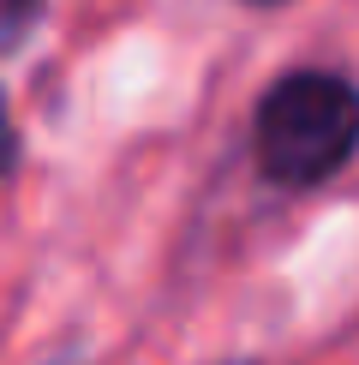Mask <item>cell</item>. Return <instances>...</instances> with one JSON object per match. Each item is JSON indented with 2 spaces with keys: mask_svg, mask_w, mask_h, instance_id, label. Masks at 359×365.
<instances>
[{
  "mask_svg": "<svg viewBox=\"0 0 359 365\" xmlns=\"http://www.w3.org/2000/svg\"><path fill=\"white\" fill-rule=\"evenodd\" d=\"M251 144L276 186H318L359 150V84L329 66L288 72L264 90Z\"/></svg>",
  "mask_w": 359,
  "mask_h": 365,
  "instance_id": "6da1fadb",
  "label": "cell"
},
{
  "mask_svg": "<svg viewBox=\"0 0 359 365\" xmlns=\"http://www.w3.org/2000/svg\"><path fill=\"white\" fill-rule=\"evenodd\" d=\"M239 365H246V359H239Z\"/></svg>",
  "mask_w": 359,
  "mask_h": 365,
  "instance_id": "3957f363",
  "label": "cell"
},
{
  "mask_svg": "<svg viewBox=\"0 0 359 365\" xmlns=\"http://www.w3.org/2000/svg\"><path fill=\"white\" fill-rule=\"evenodd\" d=\"M12 156H19V138H12V114H6V96H0V174L12 168Z\"/></svg>",
  "mask_w": 359,
  "mask_h": 365,
  "instance_id": "7a4b0ae2",
  "label": "cell"
}]
</instances>
